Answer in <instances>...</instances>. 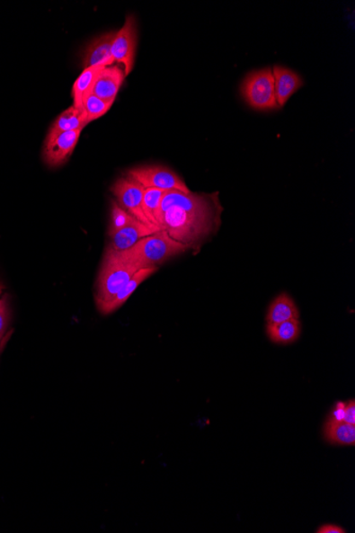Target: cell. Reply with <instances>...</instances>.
Masks as SVG:
<instances>
[{"label":"cell","instance_id":"18","mask_svg":"<svg viewBox=\"0 0 355 533\" xmlns=\"http://www.w3.org/2000/svg\"><path fill=\"white\" fill-rule=\"evenodd\" d=\"M102 68L103 67L84 68V72L79 75L77 79H75L72 90L74 106L84 107V98L91 94L98 74L102 72Z\"/></svg>","mask_w":355,"mask_h":533},{"label":"cell","instance_id":"4","mask_svg":"<svg viewBox=\"0 0 355 533\" xmlns=\"http://www.w3.org/2000/svg\"><path fill=\"white\" fill-rule=\"evenodd\" d=\"M242 94L244 100L254 110L266 111V110L279 108L271 68H264L249 74L244 80Z\"/></svg>","mask_w":355,"mask_h":533},{"label":"cell","instance_id":"2","mask_svg":"<svg viewBox=\"0 0 355 533\" xmlns=\"http://www.w3.org/2000/svg\"><path fill=\"white\" fill-rule=\"evenodd\" d=\"M191 246L172 239L165 230L143 237L131 248L118 252L120 256L141 268H158L166 261L183 253Z\"/></svg>","mask_w":355,"mask_h":533},{"label":"cell","instance_id":"5","mask_svg":"<svg viewBox=\"0 0 355 533\" xmlns=\"http://www.w3.org/2000/svg\"><path fill=\"white\" fill-rule=\"evenodd\" d=\"M126 177L142 184L145 189H159L163 191H179L190 193L191 191L176 173L165 166L149 165L135 167L128 171Z\"/></svg>","mask_w":355,"mask_h":533},{"label":"cell","instance_id":"8","mask_svg":"<svg viewBox=\"0 0 355 533\" xmlns=\"http://www.w3.org/2000/svg\"><path fill=\"white\" fill-rule=\"evenodd\" d=\"M83 130L67 131L48 136L44 143L43 158L50 167H59L71 158Z\"/></svg>","mask_w":355,"mask_h":533},{"label":"cell","instance_id":"17","mask_svg":"<svg viewBox=\"0 0 355 533\" xmlns=\"http://www.w3.org/2000/svg\"><path fill=\"white\" fill-rule=\"evenodd\" d=\"M324 439L334 445H355V426L345 422L327 421L324 428Z\"/></svg>","mask_w":355,"mask_h":533},{"label":"cell","instance_id":"24","mask_svg":"<svg viewBox=\"0 0 355 533\" xmlns=\"http://www.w3.org/2000/svg\"><path fill=\"white\" fill-rule=\"evenodd\" d=\"M345 405L346 403L343 402L336 403L333 410L331 411L328 421L342 422L343 413H345Z\"/></svg>","mask_w":355,"mask_h":533},{"label":"cell","instance_id":"26","mask_svg":"<svg viewBox=\"0 0 355 533\" xmlns=\"http://www.w3.org/2000/svg\"><path fill=\"white\" fill-rule=\"evenodd\" d=\"M4 287L0 283V298H2V295L4 293Z\"/></svg>","mask_w":355,"mask_h":533},{"label":"cell","instance_id":"14","mask_svg":"<svg viewBox=\"0 0 355 533\" xmlns=\"http://www.w3.org/2000/svg\"><path fill=\"white\" fill-rule=\"evenodd\" d=\"M87 124L89 121H87L85 109L73 104L56 119L48 136L59 135V133L67 131L84 130Z\"/></svg>","mask_w":355,"mask_h":533},{"label":"cell","instance_id":"10","mask_svg":"<svg viewBox=\"0 0 355 533\" xmlns=\"http://www.w3.org/2000/svg\"><path fill=\"white\" fill-rule=\"evenodd\" d=\"M125 78L124 69L120 66L103 67L98 74L92 93L101 100L114 102Z\"/></svg>","mask_w":355,"mask_h":533},{"label":"cell","instance_id":"23","mask_svg":"<svg viewBox=\"0 0 355 533\" xmlns=\"http://www.w3.org/2000/svg\"><path fill=\"white\" fill-rule=\"evenodd\" d=\"M348 424L355 426V402L354 399L346 402L345 413H343V421Z\"/></svg>","mask_w":355,"mask_h":533},{"label":"cell","instance_id":"3","mask_svg":"<svg viewBox=\"0 0 355 533\" xmlns=\"http://www.w3.org/2000/svg\"><path fill=\"white\" fill-rule=\"evenodd\" d=\"M139 269H142L141 266L127 262L118 252L107 247L96 283L98 310L109 304Z\"/></svg>","mask_w":355,"mask_h":533},{"label":"cell","instance_id":"13","mask_svg":"<svg viewBox=\"0 0 355 533\" xmlns=\"http://www.w3.org/2000/svg\"><path fill=\"white\" fill-rule=\"evenodd\" d=\"M158 268H144L139 269L135 275L132 276L131 280L126 283L123 289L116 295V297L110 301L109 304L103 306L99 312L103 315H111V313L119 310L128 299L131 298V295L137 291V289L142 285V283L148 280L150 276H153Z\"/></svg>","mask_w":355,"mask_h":533},{"label":"cell","instance_id":"25","mask_svg":"<svg viewBox=\"0 0 355 533\" xmlns=\"http://www.w3.org/2000/svg\"><path fill=\"white\" fill-rule=\"evenodd\" d=\"M317 533H345V529L334 524H327L319 527Z\"/></svg>","mask_w":355,"mask_h":533},{"label":"cell","instance_id":"9","mask_svg":"<svg viewBox=\"0 0 355 533\" xmlns=\"http://www.w3.org/2000/svg\"><path fill=\"white\" fill-rule=\"evenodd\" d=\"M160 230V228L151 227V226L135 219L126 227L108 235L110 237L108 247L115 252H124L135 245L143 237L158 233Z\"/></svg>","mask_w":355,"mask_h":533},{"label":"cell","instance_id":"20","mask_svg":"<svg viewBox=\"0 0 355 533\" xmlns=\"http://www.w3.org/2000/svg\"><path fill=\"white\" fill-rule=\"evenodd\" d=\"M113 102L101 100V98L93 94V93L87 95L84 101V108L85 109L89 124L93 120L102 118L103 115L109 111L111 107L113 106Z\"/></svg>","mask_w":355,"mask_h":533},{"label":"cell","instance_id":"21","mask_svg":"<svg viewBox=\"0 0 355 533\" xmlns=\"http://www.w3.org/2000/svg\"><path fill=\"white\" fill-rule=\"evenodd\" d=\"M135 219L137 218L130 216V214L124 210V209L121 208L118 202L113 200L112 209H111L108 235L113 234L115 231L126 227L127 225H129L135 221Z\"/></svg>","mask_w":355,"mask_h":533},{"label":"cell","instance_id":"12","mask_svg":"<svg viewBox=\"0 0 355 533\" xmlns=\"http://www.w3.org/2000/svg\"><path fill=\"white\" fill-rule=\"evenodd\" d=\"M275 80V94L279 108H283L297 91L304 85V79L292 69L273 67L271 69Z\"/></svg>","mask_w":355,"mask_h":533},{"label":"cell","instance_id":"7","mask_svg":"<svg viewBox=\"0 0 355 533\" xmlns=\"http://www.w3.org/2000/svg\"><path fill=\"white\" fill-rule=\"evenodd\" d=\"M111 192L115 197V201L130 216L139 222L155 227L147 221L143 212L142 202L145 188L142 184L128 177L120 178L111 188Z\"/></svg>","mask_w":355,"mask_h":533},{"label":"cell","instance_id":"1","mask_svg":"<svg viewBox=\"0 0 355 533\" xmlns=\"http://www.w3.org/2000/svg\"><path fill=\"white\" fill-rule=\"evenodd\" d=\"M220 207L213 195L167 191L160 208V228L172 239L191 246L213 233Z\"/></svg>","mask_w":355,"mask_h":533},{"label":"cell","instance_id":"22","mask_svg":"<svg viewBox=\"0 0 355 533\" xmlns=\"http://www.w3.org/2000/svg\"><path fill=\"white\" fill-rule=\"evenodd\" d=\"M9 325V306L7 298H0V343Z\"/></svg>","mask_w":355,"mask_h":533},{"label":"cell","instance_id":"16","mask_svg":"<svg viewBox=\"0 0 355 533\" xmlns=\"http://www.w3.org/2000/svg\"><path fill=\"white\" fill-rule=\"evenodd\" d=\"M266 333L272 343L293 344L300 337L301 323L300 320H289L278 324H267Z\"/></svg>","mask_w":355,"mask_h":533},{"label":"cell","instance_id":"11","mask_svg":"<svg viewBox=\"0 0 355 533\" xmlns=\"http://www.w3.org/2000/svg\"><path fill=\"white\" fill-rule=\"evenodd\" d=\"M116 31L102 34L92 40L84 56V67H107L114 65L112 43Z\"/></svg>","mask_w":355,"mask_h":533},{"label":"cell","instance_id":"19","mask_svg":"<svg viewBox=\"0 0 355 533\" xmlns=\"http://www.w3.org/2000/svg\"><path fill=\"white\" fill-rule=\"evenodd\" d=\"M165 192L166 191L159 189H145L142 202L143 212L147 221L155 227L160 228V208Z\"/></svg>","mask_w":355,"mask_h":533},{"label":"cell","instance_id":"6","mask_svg":"<svg viewBox=\"0 0 355 533\" xmlns=\"http://www.w3.org/2000/svg\"><path fill=\"white\" fill-rule=\"evenodd\" d=\"M137 44V20L135 16L128 15L124 26L116 31L112 49H111L114 63L124 67L126 77L135 67Z\"/></svg>","mask_w":355,"mask_h":533},{"label":"cell","instance_id":"15","mask_svg":"<svg viewBox=\"0 0 355 533\" xmlns=\"http://www.w3.org/2000/svg\"><path fill=\"white\" fill-rule=\"evenodd\" d=\"M300 313L294 299L288 293L279 294L271 301L267 312V324H278L289 320H299Z\"/></svg>","mask_w":355,"mask_h":533}]
</instances>
